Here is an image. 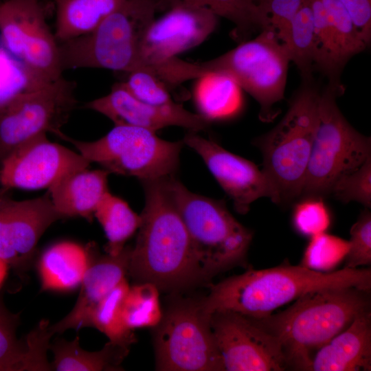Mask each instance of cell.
Masks as SVG:
<instances>
[{
	"mask_svg": "<svg viewBox=\"0 0 371 371\" xmlns=\"http://www.w3.org/2000/svg\"><path fill=\"white\" fill-rule=\"evenodd\" d=\"M89 261V245L63 241L46 249L38 262L42 291H70L78 287Z\"/></svg>",
	"mask_w": 371,
	"mask_h": 371,
	"instance_id": "23",
	"label": "cell"
},
{
	"mask_svg": "<svg viewBox=\"0 0 371 371\" xmlns=\"http://www.w3.org/2000/svg\"><path fill=\"white\" fill-rule=\"evenodd\" d=\"M163 313L159 289L150 282H137L130 286L122 304V317L130 330L157 326Z\"/></svg>",
	"mask_w": 371,
	"mask_h": 371,
	"instance_id": "31",
	"label": "cell"
},
{
	"mask_svg": "<svg viewBox=\"0 0 371 371\" xmlns=\"http://www.w3.org/2000/svg\"><path fill=\"white\" fill-rule=\"evenodd\" d=\"M278 38L286 47L291 61L299 69L303 82L313 83L315 36L313 16L308 0Z\"/></svg>",
	"mask_w": 371,
	"mask_h": 371,
	"instance_id": "29",
	"label": "cell"
},
{
	"mask_svg": "<svg viewBox=\"0 0 371 371\" xmlns=\"http://www.w3.org/2000/svg\"><path fill=\"white\" fill-rule=\"evenodd\" d=\"M293 223L299 233L311 237L326 232L330 214L322 198L306 197L295 205Z\"/></svg>",
	"mask_w": 371,
	"mask_h": 371,
	"instance_id": "38",
	"label": "cell"
},
{
	"mask_svg": "<svg viewBox=\"0 0 371 371\" xmlns=\"http://www.w3.org/2000/svg\"><path fill=\"white\" fill-rule=\"evenodd\" d=\"M105 233L106 254L117 255L125 247L126 241L138 230L141 215L135 213L121 198L107 192L94 212Z\"/></svg>",
	"mask_w": 371,
	"mask_h": 371,
	"instance_id": "28",
	"label": "cell"
},
{
	"mask_svg": "<svg viewBox=\"0 0 371 371\" xmlns=\"http://www.w3.org/2000/svg\"><path fill=\"white\" fill-rule=\"evenodd\" d=\"M165 179L142 181L145 205L128 273L137 283L177 291L205 280Z\"/></svg>",
	"mask_w": 371,
	"mask_h": 371,
	"instance_id": "1",
	"label": "cell"
},
{
	"mask_svg": "<svg viewBox=\"0 0 371 371\" xmlns=\"http://www.w3.org/2000/svg\"><path fill=\"white\" fill-rule=\"evenodd\" d=\"M330 194L343 203L356 201L371 207V155L357 169L339 178Z\"/></svg>",
	"mask_w": 371,
	"mask_h": 371,
	"instance_id": "36",
	"label": "cell"
},
{
	"mask_svg": "<svg viewBox=\"0 0 371 371\" xmlns=\"http://www.w3.org/2000/svg\"><path fill=\"white\" fill-rule=\"evenodd\" d=\"M345 268L357 269L371 264V214L367 209L351 227Z\"/></svg>",
	"mask_w": 371,
	"mask_h": 371,
	"instance_id": "39",
	"label": "cell"
},
{
	"mask_svg": "<svg viewBox=\"0 0 371 371\" xmlns=\"http://www.w3.org/2000/svg\"><path fill=\"white\" fill-rule=\"evenodd\" d=\"M129 286L124 278L99 302L89 322V326L104 333L109 341L128 348L136 341L122 317V304Z\"/></svg>",
	"mask_w": 371,
	"mask_h": 371,
	"instance_id": "30",
	"label": "cell"
},
{
	"mask_svg": "<svg viewBox=\"0 0 371 371\" xmlns=\"http://www.w3.org/2000/svg\"><path fill=\"white\" fill-rule=\"evenodd\" d=\"M348 240L326 232L316 234L305 249L301 265L322 271L335 268L348 253Z\"/></svg>",
	"mask_w": 371,
	"mask_h": 371,
	"instance_id": "35",
	"label": "cell"
},
{
	"mask_svg": "<svg viewBox=\"0 0 371 371\" xmlns=\"http://www.w3.org/2000/svg\"><path fill=\"white\" fill-rule=\"evenodd\" d=\"M90 163H97L110 174L135 177L142 181L172 176L179 163L183 141L163 139L156 132L137 126L115 125L101 138L76 140L62 133Z\"/></svg>",
	"mask_w": 371,
	"mask_h": 371,
	"instance_id": "8",
	"label": "cell"
},
{
	"mask_svg": "<svg viewBox=\"0 0 371 371\" xmlns=\"http://www.w3.org/2000/svg\"><path fill=\"white\" fill-rule=\"evenodd\" d=\"M76 84L62 76L0 107V163L28 141L47 133L58 137L77 104Z\"/></svg>",
	"mask_w": 371,
	"mask_h": 371,
	"instance_id": "11",
	"label": "cell"
},
{
	"mask_svg": "<svg viewBox=\"0 0 371 371\" xmlns=\"http://www.w3.org/2000/svg\"><path fill=\"white\" fill-rule=\"evenodd\" d=\"M183 144L194 150L203 160L208 170L232 200L235 210L247 214L251 204L262 197H268L276 204L280 196L265 172L251 161L225 150L213 140L189 131Z\"/></svg>",
	"mask_w": 371,
	"mask_h": 371,
	"instance_id": "17",
	"label": "cell"
},
{
	"mask_svg": "<svg viewBox=\"0 0 371 371\" xmlns=\"http://www.w3.org/2000/svg\"><path fill=\"white\" fill-rule=\"evenodd\" d=\"M371 311L357 316L313 356L310 371H370Z\"/></svg>",
	"mask_w": 371,
	"mask_h": 371,
	"instance_id": "21",
	"label": "cell"
},
{
	"mask_svg": "<svg viewBox=\"0 0 371 371\" xmlns=\"http://www.w3.org/2000/svg\"><path fill=\"white\" fill-rule=\"evenodd\" d=\"M211 328L226 371L287 370L280 341L241 314L216 311Z\"/></svg>",
	"mask_w": 371,
	"mask_h": 371,
	"instance_id": "13",
	"label": "cell"
},
{
	"mask_svg": "<svg viewBox=\"0 0 371 371\" xmlns=\"http://www.w3.org/2000/svg\"><path fill=\"white\" fill-rule=\"evenodd\" d=\"M19 315L10 313L0 300V371H48L47 358L52 334L42 320L24 340L16 337Z\"/></svg>",
	"mask_w": 371,
	"mask_h": 371,
	"instance_id": "20",
	"label": "cell"
},
{
	"mask_svg": "<svg viewBox=\"0 0 371 371\" xmlns=\"http://www.w3.org/2000/svg\"><path fill=\"white\" fill-rule=\"evenodd\" d=\"M0 40L12 56L46 80L63 76L58 42L46 22L40 1L1 2Z\"/></svg>",
	"mask_w": 371,
	"mask_h": 371,
	"instance_id": "12",
	"label": "cell"
},
{
	"mask_svg": "<svg viewBox=\"0 0 371 371\" xmlns=\"http://www.w3.org/2000/svg\"><path fill=\"white\" fill-rule=\"evenodd\" d=\"M165 181L205 281L236 267L246 268L253 232L234 217L223 201L194 193L172 176Z\"/></svg>",
	"mask_w": 371,
	"mask_h": 371,
	"instance_id": "4",
	"label": "cell"
},
{
	"mask_svg": "<svg viewBox=\"0 0 371 371\" xmlns=\"http://www.w3.org/2000/svg\"><path fill=\"white\" fill-rule=\"evenodd\" d=\"M201 301L173 304L155 326V368L161 371H223V360Z\"/></svg>",
	"mask_w": 371,
	"mask_h": 371,
	"instance_id": "10",
	"label": "cell"
},
{
	"mask_svg": "<svg viewBox=\"0 0 371 371\" xmlns=\"http://www.w3.org/2000/svg\"><path fill=\"white\" fill-rule=\"evenodd\" d=\"M322 1L330 24L337 64L342 70L348 60L363 51L368 45L339 0Z\"/></svg>",
	"mask_w": 371,
	"mask_h": 371,
	"instance_id": "33",
	"label": "cell"
},
{
	"mask_svg": "<svg viewBox=\"0 0 371 371\" xmlns=\"http://www.w3.org/2000/svg\"><path fill=\"white\" fill-rule=\"evenodd\" d=\"M109 174L104 169L87 168L62 177L48 189L54 207L65 218L81 216L91 221L97 205L109 192Z\"/></svg>",
	"mask_w": 371,
	"mask_h": 371,
	"instance_id": "22",
	"label": "cell"
},
{
	"mask_svg": "<svg viewBox=\"0 0 371 371\" xmlns=\"http://www.w3.org/2000/svg\"><path fill=\"white\" fill-rule=\"evenodd\" d=\"M66 218L54 207L49 193L16 201L0 192V258L18 273L32 263L37 243L47 229Z\"/></svg>",
	"mask_w": 371,
	"mask_h": 371,
	"instance_id": "16",
	"label": "cell"
},
{
	"mask_svg": "<svg viewBox=\"0 0 371 371\" xmlns=\"http://www.w3.org/2000/svg\"><path fill=\"white\" fill-rule=\"evenodd\" d=\"M38 1H43V0H38Z\"/></svg>",
	"mask_w": 371,
	"mask_h": 371,
	"instance_id": "43",
	"label": "cell"
},
{
	"mask_svg": "<svg viewBox=\"0 0 371 371\" xmlns=\"http://www.w3.org/2000/svg\"><path fill=\"white\" fill-rule=\"evenodd\" d=\"M8 267L9 265H8V263L1 258H0V287L7 275Z\"/></svg>",
	"mask_w": 371,
	"mask_h": 371,
	"instance_id": "42",
	"label": "cell"
},
{
	"mask_svg": "<svg viewBox=\"0 0 371 371\" xmlns=\"http://www.w3.org/2000/svg\"><path fill=\"white\" fill-rule=\"evenodd\" d=\"M125 74L124 80L120 83L138 100L155 106H166L176 103L172 100L168 87L150 72L135 70Z\"/></svg>",
	"mask_w": 371,
	"mask_h": 371,
	"instance_id": "37",
	"label": "cell"
},
{
	"mask_svg": "<svg viewBox=\"0 0 371 371\" xmlns=\"http://www.w3.org/2000/svg\"><path fill=\"white\" fill-rule=\"evenodd\" d=\"M85 107L106 116L115 125L137 126L155 132L170 126L197 132L210 124L199 113H192L177 102L166 106L144 102L120 82L113 85L107 95L87 102Z\"/></svg>",
	"mask_w": 371,
	"mask_h": 371,
	"instance_id": "18",
	"label": "cell"
},
{
	"mask_svg": "<svg viewBox=\"0 0 371 371\" xmlns=\"http://www.w3.org/2000/svg\"><path fill=\"white\" fill-rule=\"evenodd\" d=\"M58 43L89 33L126 0H54Z\"/></svg>",
	"mask_w": 371,
	"mask_h": 371,
	"instance_id": "25",
	"label": "cell"
},
{
	"mask_svg": "<svg viewBox=\"0 0 371 371\" xmlns=\"http://www.w3.org/2000/svg\"><path fill=\"white\" fill-rule=\"evenodd\" d=\"M49 349L54 354L52 370L56 371L122 370L121 363L129 352L128 347L110 341L98 351H87L80 347L78 337L72 341L56 338Z\"/></svg>",
	"mask_w": 371,
	"mask_h": 371,
	"instance_id": "24",
	"label": "cell"
},
{
	"mask_svg": "<svg viewBox=\"0 0 371 371\" xmlns=\"http://www.w3.org/2000/svg\"><path fill=\"white\" fill-rule=\"evenodd\" d=\"M1 3V2L0 1V3Z\"/></svg>",
	"mask_w": 371,
	"mask_h": 371,
	"instance_id": "45",
	"label": "cell"
},
{
	"mask_svg": "<svg viewBox=\"0 0 371 371\" xmlns=\"http://www.w3.org/2000/svg\"><path fill=\"white\" fill-rule=\"evenodd\" d=\"M314 26L315 65L327 76L328 86L341 93L344 91L340 82L339 67L333 45L330 24L322 0H308Z\"/></svg>",
	"mask_w": 371,
	"mask_h": 371,
	"instance_id": "32",
	"label": "cell"
},
{
	"mask_svg": "<svg viewBox=\"0 0 371 371\" xmlns=\"http://www.w3.org/2000/svg\"><path fill=\"white\" fill-rule=\"evenodd\" d=\"M168 10L154 20L141 43L144 70L155 76L164 64L203 42L217 25L218 16L206 8L179 4Z\"/></svg>",
	"mask_w": 371,
	"mask_h": 371,
	"instance_id": "15",
	"label": "cell"
},
{
	"mask_svg": "<svg viewBox=\"0 0 371 371\" xmlns=\"http://www.w3.org/2000/svg\"><path fill=\"white\" fill-rule=\"evenodd\" d=\"M290 62L288 51L276 32L263 30L255 38L199 64L202 76L221 71L232 77L258 102L259 118L270 122L276 115L273 106L284 98Z\"/></svg>",
	"mask_w": 371,
	"mask_h": 371,
	"instance_id": "9",
	"label": "cell"
},
{
	"mask_svg": "<svg viewBox=\"0 0 371 371\" xmlns=\"http://www.w3.org/2000/svg\"><path fill=\"white\" fill-rule=\"evenodd\" d=\"M195 102L199 114L210 122L236 114L241 106L240 88L234 79L221 71L206 73L198 78Z\"/></svg>",
	"mask_w": 371,
	"mask_h": 371,
	"instance_id": "26",
	"label": "cell"
},
{
	"mask_svg": "<svg viewBox=\"0 0 371 371\" xmlns=\"http://www.w3.org/2000/svg\"><path fill=\"white\" fill-rule=\"evenodd\" d=\"M306 0H256L261 11L267 16L271 29L278 36L289 24Z\"/></svg>",
	"mask_w": 371,
	"mask_h": 371,
	"instance_id": "40",
	"label": "cell"
},
{
	"mask_svg": "<svg viewBox=\"0 0 371 371\" xmlns=\"http://www.w3.org/2000/svg\"><path fill=\"white\" fill-rule=\"evenodd\" d=\"M340 95L328 85L320 93L302 197L330 194L339 178L357 169L371 155L370 137L359 133L344 117L336 102Z\"/></svg>",
	"mask_w": 371,
	"mask_h": 371,
	"instance_id": "7",
	"label": "cell"
},
{
	"mask_svg": "<svg viewBox=\"0 0 371 371\" xmlns=\"http://www.w3.org/2000/svg\"><path fill=\"white\" fill-rule=\"evenodd\" d=\"M49 81L29 69L0 43V107Z\"/></svg>",
	"mask_w": 371,
	"mask_h": 371,
	"instance_id": "34",
	"label": "cell"
},
{
	"mask_svg": "<svg viewBox=\"0 0 371 371\" xmlns=\"http://www.w3.org/2000/svg\"><path fill=\"white\" fill-rule=\"evenodd\" d=\"M158 10L157 0H126L91 32L58 43L63 71L144 70L141 43Z\"/></svg>",
	"mask_w": 371,
	"mask_h": 371,
	"instance_id": "5",
	"label": "cell"
},
{
	"mask_svg": "<svg viewBox=\"0 0 371 371\" xmlns=\"http://www.w3.org/2000/svg\"><path fill=\"white\" fill-rule=\"evenodd\" d=\"M368 45L371 41V0H339Z\"/></svg>",
	"mask_w": 371,
	"mask_h": 371,
	"instance_id": "41",
	"label": "cell"
},
{
	"mask_svg": "<svg viewBox=\"0 0 371 371\" xmlns=\"http://www.w3.org/2000/svg\"><path fill=\"white\" fill-rule=\"evenodd\" d=\"M158 8H170L179 4L206 8L234 25V38L245 41L256 30H271L267 16L254 0H157Z\"/></svg>",
	"mask_w": 371,
	"mask_h": 371,
	"instance_id": "27",
	"label": "cell"
},
{
	"mask_svg": "<svg viewBox=\"0 0 371 371\" xmlns=\"http://www.w3.org/2000/svg\"><path fill=\"white\" fill-rule=\"evenodd\" d=\"M370 308L369 290L328 288L308 292L279 313L249 318L280 341L287 369L310 371L313 352Z\"/></svg>",
	"mask_w": 371,
	"mask_h": 371,
	"instance_id": "3",
	"label": "cell"
},
{
	"mask_svg": "<svg viewBox=\"0 0 371 371\" xmlns=\"http://www.w3.org/2000/svg\"><path fill=\"white\" fill-rule=\"evenodd\" d=\"M80 153L51 142L47 134L25 143L0 163V192L49 188L65 175L89 167Z\"/></svg>",
	"mask_w": 371,
	"mask_h": 371,
	"instance_id": "14",
	"label": "cell"
},
{
	"mask_svg": "<svg viewBox=\"0 0 371 371\" xmlns=\"http://www.w3.org/2000/svg\"><path fill=\"white\" fill-rule=\"evenodd\" d=\"M320 93L303 84L280 122L254 141L262 153L263 168L280 203L300 197L303 189L317 124Z\"/></svg>",
	"mask_w": 371,
	"mask_h": 371,
	"instance_id": "6",
	"label": "cell"
},
{
	"mask_svg": "<svg viewBox=\"0 0 371 371\" xmlns=\"http://www.w3.org/2000/svg\"><path fill=\"white\" fill-rule=\"evenodd\" d=\"M254 1H256V0H254Z\"/></svg>",
	"mask_w": 371,
	"mask_h": 371,
	"instance_id": "44",
	"label": "cell"
},
{
	"mask_svg": "<svg viewBox=\"0 0 371 371\" xmlns=\"http://www.w3.org/2000/svg\"><path fill=\"white\" fill-rule=\"evenodd\" d=\"M89 265L80 284L78 297L65 317L55 324L49 325L53 335L89 326L91 316L96 306L128 274L132 247L125 246L115 256L98 255L92 243L89 244Z\"/></svg>",
	"mask_w": 371,
	"mask_h": 371,
	"instance_id": "19",
	"label": "cell"
},
{
	"mask_svg": "<svg viewBox=\"0 0 371 371\" xmlns=\"http://www.w3.org/2000/svg\"><path fill=\"white\" fill-rule=\"evenodd\" d=\"M347 286L370 291V268L344 267L336 271L323 272L301 265L282 264L265 269H249L211 284L209 294L201 300L210 315L229 311L261 318L308 292Z\"/></svg>",
	"mask_w": 371,
	"mask_h": 371,
	"instance_id": "2",
	"label": "cell"
}]
</instances>
